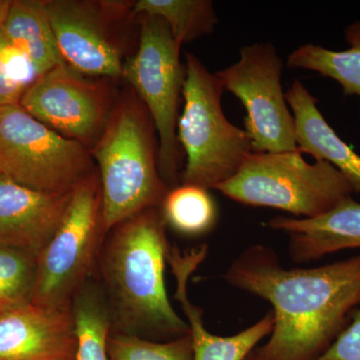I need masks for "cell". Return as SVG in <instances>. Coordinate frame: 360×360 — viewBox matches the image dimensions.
<instances>
[{
  "instance_id": "obj_5",
  "label": "cell",
  "mask_w": 360,
  "mask_h": 360,
  "mask_svg": "<svg viewBox=\"0 0 360 360\" xmlns=\"http://www.w3.org/2000/svg\"><path fill=\"white\" fill-rule=\"evenodd\" d=\"M245 205L276 208L314 219L352 196L354 187L323 160L307 162L302 151L252 153L238 174L215 187Z\"/></svg>"
},
{
  "instance_id": "obj_15",
  "label": "cell",
  "mask_w": 360,
  "mask_h": 360,
  "mask_svg": "<svg viewBox=\"0 0 360 360\" xmlns=\"http://www.w3.org/2000/svg\"><path fill=\"white\" fill-rule=\"evenodd\" d=\"M288 238L295 262H309L350 248H360V203L352 196L314 219L276 217L267 224Z\"/></svg>"
},
{
  "instance_id": "obj_24",
  "label": "cell",
  "mask_w": 360,
  "mask_h": 360,
  "mask_svg": "<svg viewBox=\"0 0 360 360\" xmlns=\"http://www.w3.org/2000/svg\"><path fill=\"white\" fill-rule=\"evenodd\" d=\"M37 79L25 56L0 32V108L20 103L23 94Z\"/></svg>"
},
{
  "instance_id": "obj_13",
  "label": "cell",
  "mask_w": 360,
  "mask_h": 360,
  "mask_svg": "<svg viewBox=\"0 0 360 360\" xmlns=\"http://www.w3.org/2000/svg\"><path fill=\"white\" fill-rule=\"evenodd\" d=\"M72 193L35 191L0 174V245L35 258L65 219Z\"/></svg>"
},
{
  "instance_id": "obj_11",
  "label": "cell",
  "mask_w": 360,
  "mask_h": 360,
  "mask_svg": "<svg viewBox=\"0 0 360 360\" xmlns=\"http://www.w3.org/2000/svg\"><path fill=\"white\" fill-rule=\"evenodd\" d=\"M117 97L108 78L90 79L59 65L37 78L18 104L49 129L90 150L103 134Z\"/></svg>"
},
{
  "instance_id": "obj_18",
  "label": "cell",
  "mask_w": 360,
  "mask_h": 360,
  "mask_svg": "<svg viewBox=\"0 0 360 360\" xmlns=\"http://www.w3.org/2000/svg\"><path fill=\"white\" fill-rule=\"evenodd\" d=\"M349 49L335 51L315 44H304L291 52L288 58L290 68L315 71L335 80L345 96L360 97V21L345 30Z\"/></svg>"
},
{
  "instance_id": "obj_23",
  "label": "cell",
  "mask_w": 360,
  "mask_h": 360,
  "mask_svg": "<svg viewBox=\"0 0 360 360\" xmlns=\"http://www.w3.org/2000/svg\"><path fill=\"white\" fill-rule=\"evenodd\" d=\"M108 352L110 360H193L189 333L161 342L141 336L111 333Z\"/></svg>"
},
{
  "instance_id": "obj_4",
  "label": "cell",
  "mask_w": 360,
  "mask_h": 360,
  "mask_svg": "<svg viewBox=\"0 0 360 360\" xmlns=\"http://www.w3.org/2000/svg\"><path fill=\"white\" fill-rule=\"evenodd\" d=\"M184 110L177 122V139L186 155L182 184L215 189L238 174L253 153L245 130L232 124L221 106L224 86L193 56H186Z\"/></svg>"
},
{
  "instance_id": "obj_22",
  "label": "cell",
  "mask_w": 360,
  "mask_h": 360,
  "mask_svg": "<svg viewBox=\"0 0 360 360\" xmlns=\"http://www.w3.org/2000/svg\"><path fill=\"white\" fill-rule=\"evenodd\" d=\"M37 258L0 245V312L32 302Z\"/></svg>"
},
{
  "instance_id": "obj_7",
  "label": "cell",
  "mask_w": 360,
  "mask_h": 360,
  "mask_svg": "<svg viewBox=\"0 0 360 360\" xmlns=\"http://www.w3.org/2000/svg\"><path fill=\"white\" fill-rule=\"evenodd\" d=\"M105 236L96 169L75 187L65 219L37 257L32 302L51 309L71 307L89 281Z\"/></svg>"
},
{
  "instance_id": "obj_1",
  "label": "cell",
  "mask_w": 360,
  "mask_h": 360,
  "mask_svg": "<svg viewBox=\"0 0 360 360\" xmlns=\"http://www.w3.org/2000/svg\"><path fill=\"white\" fill-rule=\"evenodd\" d=\"M229 285L271 304L269 340L253 360H315L360 307V255L321 266L285 269L276 253L252 245L224 274Z\"/></svg>"
},
{
  "instance_id": "obj_3",
  "label": "cell",
  "mask_w": 360,
  "mask_h": 360,
  "mask_svg": "<svg viewBox=\"0 0 360 360\" xmlns=\"http://www.w3.org/2000/svg\"><path fill=\"white\" fill-rule=\"evenodd\" d=\"M153 120L129 87L118 96L96 146L106 234L124 220L160 207L168 193L158 169V139Z\"/></svg>"
},
{
  "instance_id": "obj_26",
  "label": "cell",
  "mask_w": 360,
  "mask_h": 360,
  "mask_svg": "<svg viewBox=\"0 0 360 360\" xmlns=\"http://www.w3.org/2000/svg\"><path fill=\"white\" fill-rule=\"evenodd\" d=\"M11 0H0V26L6 20L7 11L11 6Z\"/></svg>"
},
{
  "instance_id": "obj_16",
  "label": "cell",
  "mask_w": 360,
  "mask_h": 360,
  "mask_svg": "<svg viewBox=\"0 0 360 360\" xmlns=\"http://www.w3.org/2000/svg\"><path fill=\"white\" fill-rule=\"evenodd\" d=\"M285 98L295 118L297 148L315 160L333 165L349 181L354 193H360V155L328 124L317 108V99L298 79L285 92Z\"/></svg>"
},
{
  "instance_id": "obj_8",
  "label": "cell",
  "mask_w": 360,
  "mask_h": 360,
  "mask_svg": "<svg viewBox=\"0 0 360 360\" xmlns=\"http://www.w3.org/2000/svg\"><path fill=\"white\" fill-rule=\"evenodd\" d=\"M96 170L82 144L49 129L20 104L0 108V174L35 191L70 193Z\"/></svg>"
},
{
  "instance_id": "obj_27",
  "label": "cell",
  "mask_w": 360,
  "mask_h": 360,
  "mask_svg": "<svg viewBox=\"0 0 360 360\" xmlns=\"http://www.w3.org/2000/svg\"><path fill=\"white\" fill-rule=\"evenodd\" d=\"M245 360H253V359H252V352H251V354L250 355H248V356L246 357V359Z\"/></svg>"
},
{
  "instance_id": "obj_19",
  "label": "cell",
  "mask_w": 360,
  "mask_h": 360,
  "mask_svg": "<svg viewBox=\"0 0 360 360\" xmlns=\"http://www.w3.org/2000/svg\"><path fill=\"white\" fill-rule=\"evenodd\" d=\"M71 309L77 340L75 360H110L112 323L103 288L89 281L73 298Z\"/></svg>"
},
{
  "instance_id": "obj_17",
  "label": "cell",
  "mask_w": 360,
  "mask_h": 360,
  "mask_svg": "<svg viewBox=\"0 0 360 360\" xmlns=\"http://www.w3.org/2000/svg\"><path fill=\"white\" fill-rule=\"evenodd\" d=\"M0 32L25 56L37 78L65 65L49 23L46 0H11Z\"/></svg>"
},
{
  "instance_id": "obj_10",
  "label": "cell",
  "mask_w": 360,
  "mask_h": 360,
  "mask_svg": "<svg viewBox=\"0 0 360 360\" xmlns=\"http://www.w3.org/2000/svg\"><path fill=\"white\" fill-rule=\"evenodd\" d=\"M59 54L84 77H122L124 58L117 26L134 18L132 2L46 0Z\"/></svg>"
},
{
  "instance_id": "obj_9",
  "label": "cell",
  "mask_w": 360,
  "mask_h": 360,
  "mask_svg": "<svg viewBox=\"0 0 360 360\" xmlns=\"http://www.w3.org/2000/svg\"><path fill=\"white\" fill-rule=\"evenodd\" d=\"M283 59L271 44L245 45L238 63L217 72L224 90L245 106L253 153L297 149L295 124L281 84Z\"/></svg>"
},
{
  "instance_id": "obj_2",
  "label": "cell",
  "mask_w": 360,
  "mask_h": 360,
  "mask_svg": "<svg viewBox=\"0 0 360 360\" xmlns=\"http://www.w3.org/2000/svg\"><path fill=\"white\" fill-rule=\"evenodd\" d=\"M108 234L98 262L111 333L165 341L188 335V324L175 311L165 288L172 245L160 207L124 220Z\"/></svg>"
},
{
  "instance_id": "obj_12",
  "label": "cell",
  "mask_w": 360,
  "mask_h": 360,
  "mask_svg": "<svg viewBox=\"0 0 360 360\" xmlns=\"http://www.w3.org/2000/svg\"><path fill=\"white\" fill-rule=\"evenodd\" d=\"M72 309L26 303L0 312V360H75Z\"/></svg>"
},
{
  "instance_id": "obj_21",
  "label": "cell",
  "mask_w": 360,
  "mask_h": 360,
  "mask_svg": "<svg viewBox=\"0 0 360 360\" xmlns=\"http://www.w3.org/2000/svg\"><path fill=\"white\" fill-rule=\"evenodd\" d=\"M160 212L167 225L189 236L206 233L217 222V207L208 189L193 184L169 189Z\"/></svg>"
},
{
  "instance_id": "obj_6",
  "label": "cell",
  "mask_w": 360,
  "mask_h": 360,
  "mask_svg": "<svg viewBox=\"0 0 360 360\" xmlns=\"http://www.w3.org/2000/svg\"><path fill=\"white\" fill-rule=\"evenodd\" d=\"M139 26V44L123 65L122 77L148 110L158 139V169L168 189L177 186L180 144L177 122L186 65L180 60L181 45L167 23L153 16H135Z\"/></svg>"
},
{
  "instance_id": "obj_14",
  "label": "cell",
  "mask_w": 360,
  "mask_h": 360,
  "mask_svg": "<svg viewBox=\"0 0 360 360\" xmlns=\"http://www.w3.org/2000/svg\"><path fill=\"white\" fill-rule=\"evenodd\" d=\"M206 255V245L184 252L177 246H170L167 255L168 264L176 281L174 298L181 305L188 324L193 360H245L255 349L257 343L271 333L274 314L272 311L269 312L257 323L238 335L219 336L210 333L203 323L202 310L191 302L187 295L189 278L202 264Z\"/></svg>"
},
{
  "instance_id": "obj_20",
  "label": "cell",
  "mask_w": 360,
  "mask_h": 360,
  "mask_svg": "<svg viewBox=\"0 0 360 360\" xmlns=\"http://www.w3.org/2000/svg\"><path fill=\"white\" fill-rule=\"evenodd\" d=\"M132 13L165 21L181 46L210 34L217 22L210 0H137L132 2Z\"/></svg>"
},
{
  "instance_id": "obj_25",
  "label": "cell",
  "mask_w": 360,
  "mask_h": 360,
  "mask_svg": "<svg viewBox=\"0 0 360 360\" xmlns=\"http://www.w3.org/2000/svg\"><path fill=\"white\" fill-rule=\"evenodd\" d=\"M315 360H360V307L333 345Z\"/></svg>"
}]
</instances>
